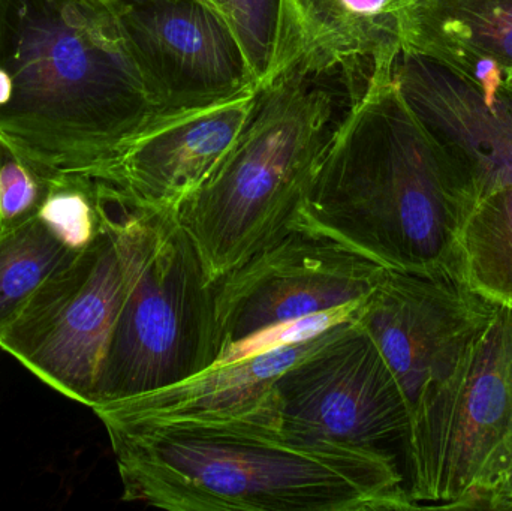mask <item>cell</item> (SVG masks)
Here are the masks:
<instances>
[{
  "label": "cell",
  "mask_w": 512,
  "mask_h": 511,
  "mask_svg": "<svg viewBox=\"0 0 512 511\" xmlns=\"http://www.w3.org/2000/svg\"><path fill=\"white\" fill-rule=\"evenodd\" d=\"M98 419L128 503L171 511L417 510L397 455L291 431L274 387L236 413Z\"/></svg>",
  "instance_id": "cell-1"
},
{
  "label": "cell",
  "mask_w": 512,
  "mask_h": 511,
  "mask_svg": "<svg viewBox=\"0 0 512 511\" xmlns=\"http://www.w3.org/2000/svg\"><path fill=\"white\" fill-rule=\"evenodd\" d=\"M334 72L289 65L258 84L245 128L177 210L212 284L297 215L339 120Z\"/></svg>",
  "instance_id": "cell-4"
},
{
  "label": "cell",
  "mask_w": 512,
  "mask_h": 511,
  "mask_svg": "<svg viewBox=\"0 0 512 511\" xmlns=\"http://www.w3.org/2000/svg\"><path fill=\"white\" fill-rule=\"evenodd\" d=\"M71 254L38 216L0 236V332Z\"/></svg>",
  "instance_id": "cell-18"
},
{
  "label": "cell",
  "mask_w": 512,
  "mask_h": 511,
  "mask_svg": "<svg viewBox=\"0 0 512 511\" xmlns=\"http://www.w3.org/2000/svg\"><path fill=\"white\" fill-rule=\"evenodd\" d=\"M512 450V309L498 308L411 408L403 441L412 503L480 509Z\"/></svg>",
  "instance_id": "cell-5"
},
{
  "label": "cell",
  "mask_w": 512,
  "mask_h": 511,
  "mask_svg": "<svg viewBox=\"0 0 512 511\" xmlns=\"http://www.w3.org/2000/svg\"><path fill=\"white\" fill-rule=\"evenodd\" d=\"M0 138V236L23 227L38 216L51 176Z\"/></svg>",
  "instance_id": "cell-21"
},
{
  "label": "cell",
  "mask_w": 512,
  "mask_h": 511,
  "mask_svg": "<svg viewBox=\"0 0 512 511\" xmlns=\"http://www.w3.org/2000/svg\"><path fill=\"white\" fill-rule=\"evenodd\" d=\"M357 320L277 378V410L283 425L304 437L396 455L394 446L403 447L408 434L411 408Z\"/></svg>",
  "instance_id": "cell-9"
},
{
  "label": "cell",
  "mask_w": 512,
  "mask_h": 511,
  "mask_svg": "<svg viewBox=\"0 0 512 511\" xmlns=\"http://www.w3.org/2000/svg\"><path fill=\"white\" fill-rule=\"evenodd\" d=\"M159 114L258 87L227 18L209 0H108Z\"/></svg>",
  "instance_id": "cell-10"
},
{
  "label": "cell",
  "mask_w": 512,
  "mask_h": 511,
  "mask_svg": "<svg viewBox=\"0 0 512 511\" xmlns=\"http://www.w3.org/2000/svg\"><path fill=\"white\" fill-rule=\"evenodd\" d=\"M402 51L512 95V0H400Z\"/></svg>",
  "instance_id": "cell-14"
},
{
  "label": "cell",
  "mask_w": 512,
  "mask_h": 511,
  "mask_svg": "<svg viewBox=\"0 0 512 511\" xmlns=\"http://www.w3.org/2000/svg\"><path fill=\"white\" fill-rule=\"evenodd\" d=\"M256 89L209 107L159 114L95 179L134 206L177 213L245 128Z\"/></svg>",
  "instance_id": "cell-12"
},
{
  "label": "cell",
  "mask_w": 512,
  "mask_h": 511,
  "mask_svg": "<svg viewBox=\"0 0 512 511\" xmlns=\"http://www.w3.org/2000/svg\"><path fill=\"white\" fill-rule=\"evenodd\" d=\"M454 273L481 299L512 309V183L478 192L457 237Z\"/></svg>",
  "instance_id": "cell-17"
},
{
  "label": "cell",
  "mask_w": 512,
  "mask_h": 511,
  "mask_svg": "<svg viewBox=\"0 0 512 511\" xmlns=\"http://www.w3.org/2000/svg\"><path fill=\"white\" fill-rule=\"evenodd\" d=\"M213 284L176 212L149 209L146 242L93 405L156 392L215 365Z\"/></svg>",
  "instance_id": "cell-7"
},
{
  "label": "cell",
  "mask_w": 512,
  "mask_h": 511,
  "mask_svg": "<svg viewBox=\"0 0 512 511\" xmlns=\"http://www.w3.org/2000/svg\"><path fill=\"white\" fill-rule=\"evenodd\" d=\"M396 59L373 62L349 92L351 104L292 224L391 272L456 276L457 237L478 191L406 101L393 75Z\"/></svg>",
  "instance_id": "cell-2"
},
{
  "label": "cell",
  "mask_w": 512,
  "mask_h": 511,
  "mask_svg": "<svg viewBox=\"0 0 512 511\" xmlns=\"http://www.w3.org/2000/svg\"><path fill=\"white\" fill-rule=\"evenodd\" d=\"M105 186L108 215L101 233L83 251L69 255L0 332L3 351L51 389L90 408L149 221V209Z\"/></svg>",
  "instance_id": "cell-6"
},
{
  "label": "cell",
  "mask_w": 512,
  "mask_h": 511,
  "mask_svg": "<svg viewBox=\"0 0 512 511\" xmlns=\"http://www.w3.org/2000/svg\"><path fill=\"white\" fill-rule=\"evenodd\" d=\"M239 38L258 84L270 74L282 33L283 0H209Z\"/></svg>",
  "instance_id": "cell-20"
},
{
  "label": "cell",
  "mask_w": 512,
  "mask_h": 511,
  "mask_svg": "<svg viewBox=\"0 0 512 511\" xmlns=\"http://www.w3.org/2000/svg\"><path fill=\"white\" fill-rule=\"evenodd\" d=\"M387 272L354 249L291 222L213 284L215 365L280 327L363 308Z\"/></svg>",
  "instance_id": "cell-8"
},
{
  "label": "cell",
  "mask_w": 512,
  "mask_h": 511,
  "mask_svg": "<svg viewBox=\"0 0 512 511\" xmlns=\"http://www.w3.org/2000/svg\"><path fill=\"white\" fill-rule=\"evenodd\" d=\"M393 75L430 134L465 165L480 192L512 183V95L477 87L417 54L400 51Z\"/></svg>",
  "instance_id": "cell-13"
},
{
  "label": "cell",
  "mask_w": 512,
  "mask_h": 511,
  "mask_svg": "<svg viewBox=\"0 0 512 511\" xmlns=\"http://www.w3.org/2000/svg\"><path fill=\"white\" fill-rule=\"evenodd\" d=\"M399 2L283 0L279 47L265 80L289 65L354 75L357 63L394 59L402 51Z\"/></svg>",
  "instance_id": "cell-15"
},
{
  "label": "cell",
  "mask_w": 512,
  "mask_h": 511,
  "mask_svg": "<svg viewBox=\"0 0 512 511\" xmlns=\"http://www.w3.org/2000/svg\"><path fill=\"white\" fill-rule=\"evenodd\" d=\"M108 215L107 186L81 173H53L38 218L72 252L83 251L101 233Z\"/></svg>",
  "instance_id": "cell-19"
},
{
  "label": "cell",
  "mask_w": 512,
  "mask_h": 511,
  "mask_svg": "<svg viewBox=\"0 0 512 511\" xmlns=\"http://www.w3.org/2000/svg\"><path fill=\"white\" fill-rule=\"evenodd\" d=\"M108 0H0V138L96 177L156 117Z\"/></svg>",
  "instance_id": "cell-3"
},
{
  "label": "cell",
  "mask_w": 512,
  "mask_h": 511,
  "mask_svg": "<svg viewBox=\"0 0 512 511\" xmlns=\"http://www.w3.org/2000/svg\"><path fill=\"white\" fill-rule=\"evenodd\" d=\"M496 309L456 276L426 278L388 270L357 321L412 408L427 387L450 371Z\"/></svg>",
  "instance_id": "cell-11"
},
{
  "label": "cell",
  "mask_w": 512,
  "mask_h": 511,
  "mask_svg": "<svg viewBox=\"0 0 512 511\" xmlns=\"http://www.w3.org/2000/svg\"><path fill=\"white\" fill-rule=\"evenodd\" d=\"M483 510H512V450L507 464L502 468L495 485L481 503Z\"/></svg>",
  "instance_id": "cell-22"
},
{
  "label": "cell",
  "mask_w": 512,
  "mask_h": 511,
  "mask_svg": "<svg viewBox=\"0 0 512 511\" xmlns=\"http://www.w3.org/2000/svg\"><path fill=\"white\" fill-rule=\"evenodd\" d=\"M354 321L337 324L310 338L273 345L233 362L210 366L189 380L156 392L95 405L93 413L98 417L156 419L215 416L245 410L264 399L280 375L321 350Z\"/></svg>",
  "instance_id": "cell-16"
}]
</instances>
